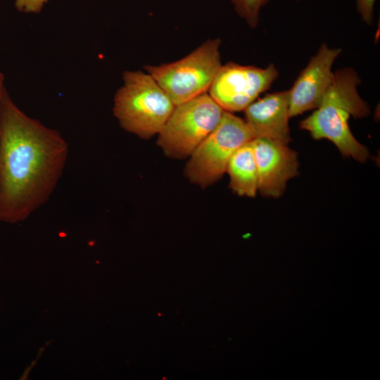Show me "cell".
Masks as SVG:
<instances>
[{
    "label": "cell",
    "instance_id": "6da1fadb",
    "mask_svg": "<svg viewBox=\"0 0 380 380\" xmlns=\"http://www.w3.org/2000/svg\"><path fill=\"white\" fill-rule=\"evenodd\" d=\"M68 145L61 133L0 97V221L17 223L50 198L63 175Z\"/></svg>",
    "mask_w": 380,
    "mask_h": 380
},
{
    "label": "cell",
    "instance_id": "7a4b0ae2",
    "mask_svg": "<svg viewBox=\"0 0 380 380\" xmlns=\"http://www.w3.org/2000/svg\"><path fill=\"white\" fill-rule=\"evenodd\" d=\"M361 80L350 68L337 70L319 106L300 122V127L315 139L333 142L343 156L364 163L369 157L367 148L352 134L350 118H364L369 113L368 104L360 97L357 87Z\"/></svg>",
    "mask_w": 380,
    "mask_h": 380
},
{
    "label": "cell",
    "instance_id": "3957f363",
    "mask_svg": "<svg viewBox=\"0 0 380 380\" xmlns=\"http://www.w3.org/2000/svg\"><path fill=\"white\" fill-rule=\"evenodd\" d=\"M122 80L113 107L120 127L144 139L158 134L175 105L148 72L126 70Z\"/></svg>",
    "mask_w": 380,
    "mask_h": 380
},
{
    "label": "cell",
    "instance_id": "277c9868",
    "mask_svg": "<svg viewBox=\"0 0 380 380\" xmlns=\"http://www.w3.org/2000/svg\"><path fill=\"white\" fill-rule=\"evenodd\" d=\"M220 39H209L185 57L144 68L175 106L208 91L222 66Z\"/></svg>",
    "mask_w": 380,
    "mask_h": 380
},
{
    "label": "cell",
    "instance_id": "5b68a950",
    "mask_svg": "<svg viewBox=\"0 0 380 380\" xmlns=\"http://www.w3.org/2000/svg\"><path fill=\"white\" fill-rule=\"evenodd\" d=\"M224 111L207 93L178 104L158 133L157 144L167 157H189L217 127Z\"/></svg>",
    "mask_w": 380,
    "mask_h": 380
},
{
    "label": "cell",
    "instance_id": "8992f818",
    "mask_svg": "<svg viewBox=\"0 0 380 380\" xmlns=\"http://www.w3.org/2000/svg\"><path fill=\"white\" fill-rule=\"evenodd\" d=\"M253 139L246 120L224 110L217 127L190 155L186 177L201 187L215 183L226 172L235 151Z\"/></svg>",
    "mask_w": 380,
    "mask_h": 380
},
{
    "label": "cell",
    "instance_id": "52a82bcc",
    "mask_svg": "<svg viewBox=\"0 0 380 380\" xmlns=\"http://www.w3.org/2000/svg\"><path fill=\"white\" fill-rule=\"evenodd\" d=\"M278 76L274 64L262 68L229 62L220 67L208 94L225 111L244 110Z\"/></svg>",
    "mask_w": 380,
    "mask_h": 380
},
{
    "label": "cell",
    "instance_id": "ba28073f",
    "mask_svg": "<svg viewBox=\"0 0 380 380\" xmlns=\"http://www.w3.org/2000/svg\"><path fill=\"white\" fill-rule=\"evenodd\" d=\"M341 51L322 44L288 90L289 118L319 106L332 81V66Z\"/></svg>",
    "mask_w": 380,
    "mask_h": 380
},
{
    "label": "cell",
    "instance_id": "9c48e42d",
    "mask_svg": "<svg viewBox=\"0 0 380 380\" xmlns=\"http://www.w3.org/2000/svg\"><path fill=\"white\" fill-rule=\"evenodd\" d=\"M255 159L258 190L265 196L282 195L288 180L298 172L296 152L279 141L257 137L251 140Z\"/></svg>",
    "mask_w": 380,
    "mask_h": 380
},
{
    "label": "cell",
    "instance_id": "30bf717a",
    "mask_svg": "<svg viewBox=\"0 0 380 380\" xmlns=\"http://www.w3.org/2000/svg\"><path fill=\"white\" fill-rule=\"evenodd\" d=\"M244 112L253 139L270 138L286 144L291 141L288 91L267 94L251 103Z\"/></svg>",
    "mask_w": 380,
    "mask_h": 380
},
{
    "label": "cell",
    "instance_id": "8fae6325",
    "mask_svg": "<svg viewBox=\"0 0 380 380\" xmlns=\"http://www.w3.org/2000/svg\"><path fill=\"white\" fill-rule=\"evenodd\" d=\"M226 172L229 175V186L234 193L242 196H255L258 190V178L251 141L235 151Z\"/></svg>",
    "mask_w": 380,
    "mask_h": 380
},
{
    "label": "cell",
    "instance_id": "7c38bea8",
    "mask_svg": "<svg viewBox=\"0 0 380 380\" xmlns=\"http://www.w3.org/2000/svg\"><path fill=\"white\" fill-rule=\"evenodd\" d=\"M236 13L252 28L258 25L261 9L271 0H229Z\"/></svg>",
    "mask_w": 380,
    "mask_h": 380
},
{
    "label": "cell",
    "instance_id": "4fadbf2b",
    "mask_svg": "<svg viewBox=\"0 0 380 380\" xmlns=\"http://www.w3.org/2000/svg\"><path fill=\"white\" fill-rule=\"evenodd\" d=\"M376 0H355L356 10L361 20L368 25L374 20V11Z\"/></svg>",
    "mask_w": 380,
    "mask_h": 380
},
{
    "label": "cell",
    "instance_id": "5bb4252c",
    "mask_svg": "<svg viewBox=\"0 0 380 380\" xmlns=\"http://www.w3.org/2000/svg\"><path fill=\"white\" fill-rule=\"evenodd\" d=\"M49 0H15L16 9L26 13H39Z\"/></svg>",
    "mask_w": 380,
    "mask_h": 380
},
{
    "label": "cell",
    "instance_id": "9a60e30c",
    "mask_svg": "<svg viewBox=\"0 0 380 380\" xmlns=\"http://www.w3.org/2000/svg\"><path fill=\"white\" fill-rule=\"evenodd\" d=\"M6 89L4 87V76L2 72L0 70V97L3 95Z\"/></svg>",
    "mask_w": 380,
    "mask_h": 380
}]
</instances>
